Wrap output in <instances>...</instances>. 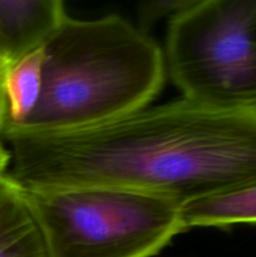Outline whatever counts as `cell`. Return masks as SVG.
<instances>
[{
	"mask_svg": "<svg viewBox=\"0 0 256 257\" xmlns=\"http://www.w3.org/2000/svg\"><path fill=\"white\" fill-rule=\"evenodd\" d=\"M7 140L23 187L113 186L182 206L256 185V107L181 98L94 127Z\"/></svg>",
	"mask_w": 256,
	"mask_h": 257,
	"instance_id": "6da1fadb",
	"label": "cell"
},
{
	"mask_svg": "<svg viewBox=\"0 0 256 257\" xmlns=\"http://www.w3.org/2000/svg\"><path fill=\"white\" fill-rule=\"evenodd\" d=\"M43 52L39 102L23 127L5 138L110 122L148 107L165 82L160 45L119 15L67 17Z\"/></svg>",
	"mask_w": 256,
	"mask_h": 257,
	"instance_id": "7a4b0ae2",
	"label": "cell"
},
{
	"mask_svg": "<svg viewBox=\"0 0 256 257\" xmlns=\"http://www.w3.org/2000/svg\"><path fill=\"white\" fill-rule=\"evenodd\" d=\"M23 191L47 257H152L185 231L181 205L130 188L90 185Z\"/></svg>",
	"mask_w": 256,
	"mask_h": 257,
	"instance_id": "3957f363",
	"label": "cell"
},
{
	"mask_svg": "<svg viewBox=\"0 0 256 257\" xmlns=\"http://www.w3.org/2000/svg\"><path fill=\"white\" fill-rule=\"evenodd\" d=\"M166 72L182 98L256 107V0H195L170 19Z\"/></svg>",
	"mask_w": 256,
	"mask_h": 257,
	"instance_id": "277c9868",
	"label": "cell"
},
{
	"mask_svg": "<svg viewBox=\"0 0 256 257\" xmlns=\"http://www.w3.org/2000/svg\"><path fill=\"white\" fill-rule=\"evenodd\" d=\"M67 17L60 0H0V72L42 49Z\"/></svg>",
	"mask_w": 256,
	"mask_h": 257,
	"instance_id": "5b68a950",
	"label": "cell"
},
{
	"mask_svg": "<svg viewBox=\"0 0 256 257\" xmlns=\"http://www.w3.org/2000/svg\"><path fill=\"white\" fill-rule=\"evenodd\" d=\"M0 257H47L23 187L10 173L0 176Z\"/></svg>",
	"mask_w": 256,
	"mask_h": 257,
	"instance_id": "8992f818",
	"label": "cell"
},
{
	"mask_svg": "<svg viewBox=\"0 0 256 257\" xmlns=\"http://www.w3.org/2000/svg\"><path fill=\"white\" fill-rule=\"evenodd\" d=\"M43 48L25 57L5 73V118L2 130L4 137L20 130L39 102L43 87Z\"/></svg>",
	"mask_w": 256,
	"mask_h": 257,
	"instance_id": "52a82bcc",
	"label": "cell"
},
{
	"mask_svg": "<svg viewBox=\"0 0 256 257\" xmlns=\"http://www.w3.org/2000/svg\"><path fill=\"white\" fill-rule=\"evenodd\" d=\"M181 220L185 231L256 223V185L185 203Z\"/></svg>",
	"mask_w": 256,
	"mask_h": 257,
	"instance_id": "ba28073f",
	"label": "cell"
},
{
	"mask_svg": "<svg viewBox=\"0 0 256 257\" xmlns=\"http://www.w3.org/2000/svg\"><path fill=\"white\" fill-rule=\"evenodd\" d=\"M195 3V0H157L141 5L138 14L143 28H150L157 20L170 17L172 19L178 13L183 12Z\"/></svg>",
	"mask_w": 256,
	"mask_h": 257,
	"instance_id": "9c48e42d",
	"label": "cell"
},
{
	"mask_svg": "<svg viewBox=\"0 0 256 257\" xmlns=\"http://www.w3.org/2000/svg\"><path fill=\"white\" fill-rule=\"evenodd\" d=\"M12 162V155L8 150H5L4 146L0 143V176L5 175L9 167V163Z\"/></svg>",
	"mask_w": 256,
	"mask_h": 257,
	"instance_id": "30bf717a",
	"label": "cell"
},
{
	"mask_svg": "<svg viewBox=\"0 0 256 257\" xmlns=\"http://www.w3.org/2000/svg\"><path fill=\"white\" fill-rule=\"evenodd\" d=\"M5 118V95H4V74L0 72V133Z\"/></svg>",
	"mask_w": 256,
	"mask_h": 257,
	"instance_id": "8fae6325",
	"label": "cell"
}]
</instances>
